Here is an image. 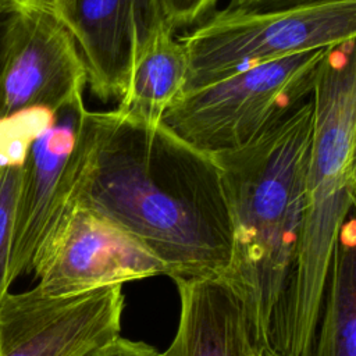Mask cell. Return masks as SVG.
I'll return each mask as SVG.
<instances>
[{
    "label": "cell",
    "mask_w": 356,
    "mask_h": 356,
    "mask_svg": "<svg viewBox=\"0 0 356 356\" xmlns=\"http://www.w3.org/2000/svg\"><path fill=\"white\" fill-rule=\"evenodd\" d=\"M95 147L78 203L136 239L172 281L222 275L232 227L220 165L163 122L93 111Z\"/></svg>",
    "instance_id": "6da1fadb"
},
{
    "label": "cell",
    "mask_w": 356,
    "mask_h": 356,
    "mask_svg": "<svg viewBox=\"0 0 356 356\" xmlns=\"http://www.w3.org/2000/svg\"><path fill=\"white\" fill-rule=\"evenodd\" d=\"M312 135L309 97L250 142L213 154L232 227L231 256L222 277L242 298L261 348H273L296 270Z\"/></svg>",
    "instance_id": "7a4b0ae2"
},
{
    "label": "cell",
    "mask_w": 356,
    "mask_h": 356,
    "mask_svg": "<svg viewBox=\"0 0 356 356\" xmlns=\"http://www.w3.org/2000/svg\"><path fill=\"white\" fill-rule=\"evenodd\" d=\"M312 100L305 222L273 343L285 356L309 353L337 234L356 193V39L325 49Z\"/></svg>",
    "instance_id": "3957f363"
},
{
    "label": "cell",
    "mask_w": 356,
    "mask_h": 356,
    "mask_svg": "<svg viewBox=\"0 0 356 356\" xmlns=\"http://www.w3.org/2000/svg\"><path fill=\"white\" fill-rule=\"evenodd\" d=\"M325 49L259 63L185 90L161 122L209 154L239 147L312 97Z\"/></svg>",
    "instance_id": "277c9868"
},
{
    "label": "cell",
    "mask_w": 356,
    "mask_h": 356,
    "mask_svg": "<svg viewBox=\"0 0 356 356\" xmlns=\"http://www.w3.org/2000/svg\"><path fill=\"white\" fill-rule=\"evenodd\" d=\"M356 39V0H328L273 11L224 8L179 40L189 56L185 90L241 70Z\"/></svg>",
    "instance_id": "5b68a950"
},
{
    "label": "cell",
    "mask_w": 356,
    "mask_h": 356,
    "mask_svg": "<svg viewBox=\"0 0 356 356\" xmlns=\"http://www.w3.org/2000/svg\"><path fill=\"white\" fill-rule=\"evenodd\" d=\"M95 147V120L79 95L54 110L21 167L10 257V285L32 273L78 203Z\"/></svg>",
    "instance_id": "8992f818"
},
{
    "label": "cell",
    "mask_w": 356,
    "mask_h": 356,
    "mask_svg": "<svg viewBox=\"0 0 356 356\" xmlns=\"http://www.w3.org/2000/svg\"><path fill=\"white\" fill-rule=\"evenodd\" d=\"M122 285L50 298L35 288L4 298L0 356H82L120 337Z\"/></svg>",
    "instance_id": "52a82bcc"
},
{
    "label": "cell",
    "mask_w": 356,
    "mask_h": 356,
    "mask_svg": "<svg viewBox=\"0 0 356 356\" xmlns=\"http://www.w3.org/2000/svg\"><path fill=\"white\" fill-rule=\"evenodd\" d=\"M35 289L50 298L164 275L136 239L93 209L76 204L33 270Z\"/></svg>",
    "instance_id": "ba28073f"
},
{
    "label": "cell",
    "mask_w": 356,
    "mask_h": 356,
    "mask_svg": "<svg viewBox=\"0 0 356 356\" xmlns=\"http://www.w3.org/2000/svg\"><path fill=\"white\" fill-rule=\"evenodd\" d=\"M85 64L58 15L19 7L0 71V117L31 107L58 108L83 95Z\"/></svg>",
    "instance_id": "9c48e42d"
},
{
    "label": "cell",
    "mask_w": 356,
    "mask_h": 356,
    "mask_svg": "<svg viewBox=\"0 0 356 356\" xmlns=\"http://www.w3.org/2000/svg\"><path fill=\"white\" fill-rule=\"evenodd\" d=\"M54 13L72 33L89 88L103 102L120 100L139 50L164 21L154 0H58Z\"/></svg>",
    "instance_id": "30bf717a"
},
{
    "label": "cell",
    "mask_w": 356,
    "mask_h": 356,
    "mask_svg": "<svg viewBox=\"0 0 356 356\" xmlns=\"http://www.w3.org/2000/svg\"><path fill=\"white\" fill-rule=\"evenodd\" d=\"M179 298L175 335L161 356H263L245 303L222 275L174 281Z\"/></svg>",
    "instance_id": "8fae6325"
},
{
    "label": "cell",
    "mask_w": 356,
    "mask_h": 356,
    "mask_svg": "<svg viewBox=\"0 0 356 356\" xmlns=\"http://www.w3.org/2000/svg\"><path fill=\"white\" fill-rule=\"evenodd\" d=\"M188 75L186 47L163 21L139 50L117 110L147 122H161L165 111L185 92Z\"/></svg>",
    "instance_id": "7c38bea8"
},
{
    "label": "cell",
    "mask_w": 356,
    "mask_h": 356,
    "mask_svg": "<svg viewBox=\"0 0 356 356\" xmlns=\"http://www.w3.org/2000/svg\"><path fill=\"white\" fill-rule=\"evenodd\" d=\"M307 356H356V193L337 234Z\"/></svg>",
    "instance_id": "4fadbf2b"
},
{
    "label": "cell",
    "mask_w": 356,
    "mask_h": 356,
    "mask_svg": "<svg viewBox=\"0 0 356 356\" xmlns=\"http://www.w3.org/2000/svg\"><path fill=\"white\" fill-rule=\"evenodd\" d=\"M21 167L0 160V307L10 288L8 271Z\"/></svg>",
    "instance_id": "5bb4252c"
},
{
    "label": "cell",
    "mask_w": 356,
    "mask_h": 356,
    "mask_svg": "<svg viewBox=\"0 0 356 356\" xmlns=\"http://www.w3.org/2000/svg\"><path fill=\"white\" fill-rule=\"evenodd\" d=\"M165 24L172 29H182L202 21L218 0H154Z\"/></svg>",
    "instance_id": "9a60e30c"
},
{
    "label": "cell",
    "mask_w": 356,
    "mask_h": 356,
    "mask_svg": "<svg viewBox=\"0 0 356 356\" xmlns=\"http://www.w3.org/2000/svg\"><path fill=\"white\" fill-rule=\"evenodd\" d=\"M82 356H161V353L145 342L117 337L106 343L92 348Z\"/></svg>",
    "instance_id": "2e32d148"
},
{
    "label": "cell",
    "mask_w": 356,
    "mask_h": 356,
    "mask_svg": "<svg viewBox=\"0 0 356 356\" xmlns=\"http://www.w3.org/2000/svg\"><path fill=\"white\" fill-rule=\"evenodd\" d=\"M328 0H231L227 10L231 11H273L302 4L320 3Z\"/></svg>",
    "instance_id": "e0dca14e"
},
{
    "label": "cell",
    "mask_w": 356,
    "mask_h": 356,
    "mask_svg": "<svg viewBox=\"0 0 356 356\" xmlns=\"http://www.w3.org/2000/svg\"><path fill=\"white\" fill-rule=\"evenodd\" d=\"M10 1H13L19 7H40V8L54 11L58 0H10Z\"/></svg>",
    "instance_id": "ac0fdd59"
},
{
    "label": "cell",
    "mask_w": 356,
    "mask_h": 356,
    "mask_svg": "<svg viewBox=\"0 0 356 356\" xmlns=\"http://www.w3.org/2000/svg\"><path fill=\"white\" fill-rule=\"evenodd\" d=\"M263 356H285V355L278 352V350H275V349H273V348H266L263 350Z\"/></svg>",
    "instance_id": "d6986e66"
}]
</instances>
